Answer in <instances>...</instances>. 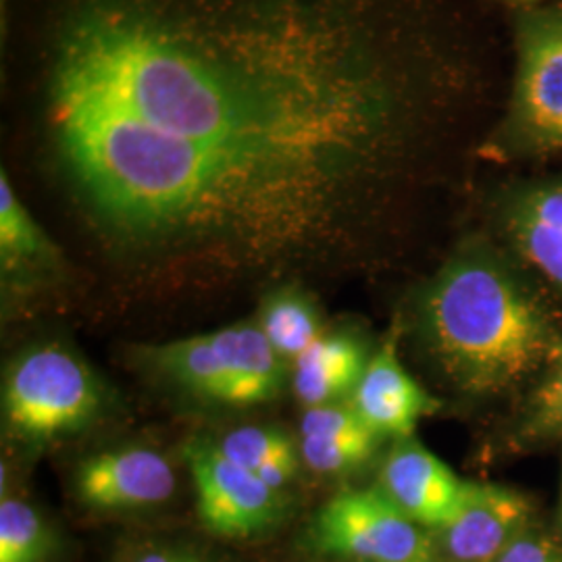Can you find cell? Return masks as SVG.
Instances as JSON below:
<instances>
[{
	"label": "cell",
	"instance_id": "obj_1",
	"mask_svg": "<svg viewBox=\"0 0 562 562\" xmlns=\"http://www.w3.org/2000/svg\"><path fill=\"white\" fill-rule=\"evenodd\" d=\"M473 65L436 0H63L44 115L111 240L262 262L378 217Z\"/></svg>",
	"mask_w": 562,
	"mask_h": 562
},
{
	"label": "cell",
	"instance_id": "obj_2",
	"mask_svg": "<svg viewBox=\"0 0 562 562\" xmlns=\"http://www.w3.org/2000/svg\"><path fill=\"white\" fill-rule=\"evenodd\" d=\"M423 352L457 394L519 398L562 346V304L498 238L473 236L415 302Z\"/></svg>",
	"mask_w": 562,
	"mask_h": 562
},
{
	"label": "cell",
	"instance_id": "obj_3",
	"mask_svg": "<svg viewBox=\"0 0 562 562\" xmlns=\"http://www.w3.org/2000/svg\"><path fill=\"white\" fill-rule=\"evenodd\" d=\"M513 46L510 94L480 146L487 161H536L562 153V0L519 9Z\"/></svg>",
	"mask_w": 562,
	"mask_h": 562
},
{
	"label": "cell",
	"instance_id": "obj_4",
	"mask_svg": "<svg viewBox=\"0 0 562 562\" xmlns=\"http://www.w3.org/2000/svg\"><path fill=\"white\" fill-rule=\"evenodd\" d=\"M104 392L94 371L60 344H41L11 362L2 385L9 427L25 440L48 442L94 422Z\"/></svg>",
	"mask_w": 562,
	"mask_h": 562
},
{
	"label": "cell",
	"instance_id": "obj_5",
	"mask_svg": "<svg viewBox=\"0 0 562 562\" xmlns=\"http://www.w3.org/2000/svg\"><path fill=\"white\" fill-rule=\"evenodd\" d=\"M325 562L434 561L431 531L411 521L382 490H344L317 510L304 536Z\"/></svg>",
	"mask_w": 562,
	"mask_h": 562
},
{
	"label": "cell",
	"instance_id": "obj_6",
	"mask_svg": "<svg viewBox=\"0 0 562 562\" xmlns=\"http://www.w3.org/2000/svg\"><path fill=\"white\" fill-rule=\"evenodd\" d=\"M202 527L227 542H248L276 531L288 515L285 494L227 459L217 442L183 446Z\"/></svg>",
	"mask_w": 562,
	"mask_h": 562
},
{
	"label": "cell",
	"instance_id": "obj_7",
	"mask_svg": "<svg viewBox=\"0 0 562 562\" xmlns=\"http://www.w3.org/2000/svg\"><path fill=\"white\" fill-rule=\"evenodd\" d=\"M496 234L562 304V173L508 183L494 204Z\"/></svg>",
	"mask_w": 562,
	"mask_h": 562
},
{
	"label": "cell",
	"instance_id": "obj_8",
	"mask_svg": "<svg viewBox=\"0 0 562 562\" xmlns=\"http://www.w3.org/2000/svg\"><path fill=\"white\" fill-rule=\"evenodd\" d=\"M74 490L78 503L92 513H142L165 506L173 498L178 475L159 450L127 446L80 462Z\"/></svg>",
	"mask_w": 562,
	"mask_h": 562
},
{
	"label": "cell",
	"instance_id": "obj_9",
	"mask_svg": "<svg viewBox=\"0 0 562 562\" xmlns=\"http://www.w3.org/2000/svg\"><path fill=\"white\" fill-rule=\"evenodd\" d=\"M533 519L536 504L521 490L471 482L459 515L431 533L436 557L442 562H496Z\"/></svg>",
	"mask_w": 562,
	"mask_h": 562
},
{
	"label": "cell",
	"instance_id": "obj_10",
	"mask_svg": "<svg viewBox=\"0 0 562 562\" xmlns=\"http://www.w3.org/2000/svg\"><path fill=\"white\" fill-rule=\"evenodd\" d=\"M378 487L411 521L434 533L459 515L471 482L415 438H406L396 440L385 457Z\"/></svg>",
	"mask_w": 562,
	"mask_h": 562
},
{
	"label": "cell",
	"instance_id": "obj_11",
	"mask_svg": "<svg viewBox=\"0 0 562 562\" xmlns=\"http://www.w3.org/2000/svg\"><path fill=\"white\" fill-rule=\"evenodd\" d=\"M350 404L380 438L406 440L442 401L404 369L394 344H385L367 362Z\"/></svg>",
	"mask_w": 562,
	"mask_h": 562
},
{
	"label": "cell",
	"instance_id": "obj_12",
	"mask_svg": "<svg viewBox=\"0 0 562 562\" xmlns=\"http://www.w3.org/2000/svg\"><path fill=\"white\" fill-rule=\"evenodd\" d=\"M382 440L352 404L311 406L302 415V461L322 475H344L359 469Z\"/></svg>",
	"mask_w": 562,
	"mask_h": 562
},
{
	"label": "cell",
	"instance_id": "obj_13",
	"mask_svg": "<svg viewBox=\"0 0 562 562\" xmlns=\"http://www.w3.org/2000/svg\"><path fill=\"white\" fill-rule=\"evenodd\" d=\"M146 357L161 375L186 392L227 406L229 350L223 329L153 346Z\"/></svg>",
	"mask_w": 562,
	"mask_h": 562
},
{
	"label": "cell",
	"instance_id": "obj_14",
	"mask_svg": "<svg viewBox=\"0 0 562 562\" xmlns=\"http://www.w3.org/2000/svg\"><path fill=\"white\" fill-rule=\"evenodd\" d=\"M369 359L364 344L355 336H322L294 361L296 398L308 408L340 402L341 396L355 392Z\"/></svg>",
	"mask_w": 562,
	"mask_h": 562
},
{
	"label": "cell",
	"instance_id": "obj_15",
	"mask_svg": "<svg viewBox=\"0 0 562 562\" xmlns=\"http://www.w3.org/2000/svg\"><path fill=\"white\" fill-rule=\"evenodd\" d=\"M59 248L20 201L7 171H0V267L2 278L25 280L55 271Z\"/></svg>",
	"mask_w": 562,
	"mask_h": 562
},
{
	"label": "cell",
	"instance_id": "obj_16",
	"mask_svg": "<svg viewBox=\"0 0 562 562\" xmlns=\"http://www.w3.org/2000/svg\"><path fill=\"white\" fill-rule=\"evenodd\" d=\"M223 329L232 364L227 406L246 408L278 398L285 380L283 359L269 344L261 327L236 323Z\"/></svg>",
	"mask_w": 562,
	"mask_h": 562
},
{
	"label": "cell",
	"instance_id": "obj_17",
	"mask_svg": "<svg viewBox=\"0 0 562 562\" xmlns=\"http://www.w3.org/2000/svg\"><path fill=\"white\" fill-rule=\"evenodd\" d=\"M506 440L508 450L527 452L562 443V346L554 359L517 398Z\"/></svg>",
	"mask_w": 562,
	"mask_h": 562
},
{
	"label": "cell",
	"instance_id": "obj_18",
	"mask_svg": "<svg viewBox=\"0 0 562 562\" xmlns=\"http://www.w3.org/2000/svg\"><path fill=\"white\" fill-rule=\"evenodd\" d=\"M217 446L227 459L238 462L278 492H283L301 469L299 443L278 427H238L227 431Z\"/></svg>",
	"mask_w": 562,
	"mask_h": 562
},
{
	"label": "cell",
	"instance_id": "obj_19",
	"mask_svg": "<svg viewBox=\"0 0 562 562\" xmlns=\"http://www.w3.org/2000/svg\"><path fill=\"white\" fill-rule=\"evenodd\" d=\"M259 327L281 359H299L322 338L317 306L296 288H285L269 296Z\"/></svg>",
	"mask_w": 562,
	"mask_h": 562
},
{
	"label": "cell",
	"instance_id": "obj_20",
	"mask_svg": "<svg viewBox=\"0 0 562 562\" xmlns=\"http://www.w3.org/2000/svg\"><path fill=\"white\" fill-rule=\"evenodd\" d=\"M59 536L41 510L18 496L0 501V562H55Z\"/></svg>",
	"mask_w": 562,
	"mask_h": 562
},
{
	"label": "cell",
	"instance_id": "obj_21",
	"mask_svg": "<svg viewBox=\"0 0 562 562\" xmlns=\"http://www.w3.org/2000/svg\"><path fill=\"white\" fill-rule=\"evenodd\" d=\"M496 562H562V536L554 527L533 519Z\"/></svg>",
	"mask_w": 562,
	"mask_h": 562
},
{
	"label": "cell",
	"instance_id": "obj_22",
	"mask_svg": "<svg viewBox=\"0 0 562 562\" xmlns=\"http://www.w3.org/2000/svg\"><path fill=\"white\" fill-rule=\"evenodd\" d=\"M117 562H220L201 548L186 542L148 538L130 543L120 554Z\"/></svg>",
	"mask_w": 562,
	"mask_h": 562
},
{
	"label": "cell",
	"instance_id": "obj_23",
	"mask_svg": "<svg viewBox=\"0 0 562 562\" xmlns=\"http://www.w3.org/2000/svg\"><path fill=\"white\" fill-rule=\"evenodd\" d=\"M508 2L517 4L519 9H525V7H540V4H548V2H557V0H508Z\"/></svg>",
	"mask_w": 562,
	"mask_h": 562
},
{
	"label": "cell",
	"instance_id": "obj_24",
	"mask_svg": "<svg viewBox=\"0 0 562 562\" xmlns=\"http://www.w3.org/2000/svg\"><path fill=\"white\" fill-rule=\"evenodd\" d=\"M554 529L562 536V480H561V494H559V508H557V521H554Z\"/></svg>",
	"mask_w": 562,
	"mask_h": 562
},
{
	"label": "cell",
	"instance_id": "obj_25",
	"mask_svg": "<svg viewBox=\"0 0 562 562\" xmlns=\"http://www.w3.org/2000/svg\"><path fill=\"white\" fill-rule=\"evenodd\" d=\"M423 562H442L440 559H434V561H423Z\"/></svg>",
	"mask_w": 562,
	"mask_h": 562
}]
</instances>
